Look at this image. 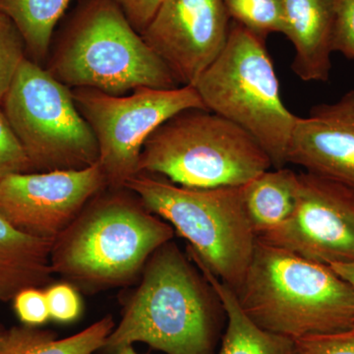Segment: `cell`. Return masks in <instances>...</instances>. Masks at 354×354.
I'll return each mask as SVG.
<instances>
[{
	"instance_id": "obj_1",
	"label": "cell",
	"mask_w": 354,
	"mask_h": 354,
	"mask_svg": "<svg viewBox=\"0 0 354 354\" xmlns=\"http://www.w3.org/2000/svg\"><path fill=\"white\" fill-rule=\"evenodd\" d=\"M104 349L143 342L167 354H214L223 305L190 257L169 241L157 249L141 274Z\"/></svg>"
},
{
	"instance_id": "obj_2",
	"label": "cell",
	"mask_w": 354,
	"mask_h": 354,
	"mask_svg": "<svg viewBox=\"0 0 354 354\" xmlns=\"http://www.w3.org/2000/svg\"><path fill=\"white\" fill-rule=\"evenodd\" d=\"M102 190L53 241V274L87 292L120 288L141 276L174 227L127 188Z\"/></svg>"
},
{
	"instance_id": "obj_3",
	"label": "cell",
	"mask_w": 354,
	"mask_h": 354,
	"mask_svg": "<svg viewBox=\"0 0 354 354\" xmlns=\"http://www.w3.org/2000/svg\"><path fill=\"white\" fill-rule=\"evenodd\" d=\"M234 292L254 323L290 339L354 327V290L330 266L260 239Z\"/></svg>"
},
{
	"instance_id": "obj_4",
	"label": "cell",
	"mask_w": 354,
	"mask_h": 354,
	"mask_svg": "<svg viewBox=\"0 0 354 354\" xmlns=\"http://www.w3.org/2000/svg\"><path fill=\"white\" fill-rule=\"evenodd\" d=\"M48 70L68 88L113 95L140 87L179 86L113 0H88L65 32Z\"/></svg>"
},
{
	"instance_id": "obj_5",
	"label": "cell",
	"mask_w": 354,
	"mask_h": 354,
	"mask_svg": "<svg viewBox=\"0 0 354 354\" xmlns=\"http://www.w3.org/2000/svg\"><path fill=\"white\" fill-rule=\"evenodd\" d=\"M124 188L189 242L188 250L216 278L237 290L258 239L247 216L242 186L184 187L141 172Z\"/></svg>"
},
{
	"instance_id": "obj_6",
	"label": "cell",
	"mask_w": 354,
	"mask_h": 354,
	"mask_svg": "<svg viewBox=\"0 0 354 354\" xmlns=\"http://www.w3.org/2000/svg\"><path fill=\"white\" fill-rule=\"evenodd\" d=\"M271 158L245 130L206 109H188L150 135L139 174L190 188L243 186L271 169Z\"/></svg>"
},
{
	"instance_id": "obj_7",
	"label": "cell",
	"mask_w": 354,
	"mask_h": 354,
	"mask_svg": "<svg viewBox=\"0 0 354 354\" xmlns=\"http://www.w3.org/2000/svg\"><path fill=\"white\" fill-rule=\"evenodd\" d=\"M193 87L207 111L245 130L276 169L288 164L297 116L281 100L278 76L264 39L232 23L225 48Z\"/></svg>"
},
{
	"instance_id": "obj_8",
	"label": "cell",
	"mask_w": 354,
	"mask_h": 354,
	"mask_svg": "<svg viewBox=\"0 0 354 354\" xmlns=\"http://www.w3.org/2000/svg\"><path fill=\"white\" fill-rule=\"evenodd\" d=\"M32 171L81 169L99 162L92 128L70 88L26 58L1 104Z\"/></svg>"
},
{
	"instance_id": "obj_9",
	"label": "cell",
	"mask_w": 354,
	"mask_h": 354,
	"mask_svg": "<svg viewBox=\"0 0 354 354\" xmlns=\"http://www.w3.org/2000/svg\"><path fill=\"white\" fill-rule=\"evenodd\" d=\"M72 94L94 132L99 146L97 162L111 188L124 187L139 174L144 144L162 123L188 109H206L193 86L140 87L123 95L76 88Z\"/></svg>"
},
{
	"instance_id": "obj_10",
	"label": "cell",
	"mask_w": 354,
	"mask_h": 354,
	"mask_svg": "<svg viewBox=\"0 0 354 354\" xmlns=\"http://www.w3.org/2000/svg\"><path fill=\"white\" fill-rule=\"evenodd\" d=\"M299 176L297 208L286 223L258 237L328 266L354 261V189L311 172Z\"/></svg>"
},
{
	"instance_id": "obj_11",
	"label": "cell",
	"mask_w": 354,
	"mask_h": 354,
	"mask_svg": "<svg viewBox=\"0 0 354 354\" xmlns=\"http://www.w3.org/2000/svg\"><path fill=\"white\" fill-rule=\"evenodd\" d=\"M108 187L99 162L81 169L11 174L0 183V216L25 234L53 241Z\"/></svg>"
},
{
	"instance_id": "obj_12",
	"label": "cell",
	"mask_w": 354,
	"mask_h": 354,
	"mask_svg": "<svg viewBox=\"0 0 354 354\" xmlns=\"http://www.w3.org/2000/svg\"><path fill=\"white\" fill-rule=\"evenodd\" d=\"M223 0H164L142 34L178 85L194 86L227 44Z\"/></svg>"
},
{
	"instance_id": "obj_13",
	"label": "cell",
	"mask_w": 354,
	"mask_h": 354,
	"mask_svg": "<svg viewBox=\"0 0 354 354\" xmlns=\"http://www.w3.org/2000/svg\"><path fill=\"white\" fill-rule=\"evenodd\" d=\"M354 189V111L342 100L298 118L291 133L288 164Z\"/></svg>"
},
{
	"instance_id": "obj_14",
	"label": "cell",
	"mask_w": 354,
	"mask_h": 354,
	"mask_svg": "<svg viewBox=\"0 0 354 354\" xmlns=\"http://www.w3.org/2000/svg\"><path fill=\"white\" fill-rule=\"evenodd\" d=\"M283 35L295 46L291 69L304 82H326L332 69L333 0H281Z\"/></svg>"
},
{
	"instance_id": "obj_15",
	"label": "cell",
	"mask_w": 354,
	"mask_h": 354,
	"mask_svg": "<svg viewBox=\"0 0 354 354\" xmlns=\"http://www.w3.org/2000/svg\"><path fill=\"white\" fill-rule=\"evenodd\" d=\"M53 243L21 232L0 216V305L25 288H43L53 281Z\"/></svg>"
},
{
	"instance_id": "obj_16",
	"label": "cell",
	"mask_w": 354,
	"mask_h": 354,
	"mask_svg": "<svg viewBox=\"0 0 354 354\" xmlns=\"http://www.w3.org/2000/svg\"><path fill=\"white\" fill-rule=\"evenodd\" d=\"M188 254L215 291L227 317V329L218 354H300L295 339L254 323L242 310L234 290L216 278L194 254Z\"/></svg>"
},
{
	"instance_id": "obj_17",
	"label": "cell",
	"mask_w": 354,
	"mask_h": 354,
	"mask_svg": "<svg viewBox=\"0 0 354 354\" xmlns=\"http://www.w3.org/2000/svg\"><path fill=\"white\" fill-rule=\"evenodd\" d=\"M244 206L258 237L286 223L297 208L299 176L286 169L266 171L242 186Z\"/></svg>"
},
{
	"instance_id": "obj_18",
	"label": "cell",
	"mask_w": 354,
	"mask_h": 354,
	"mask_svg": "<svg viewBox=\"0 0 354 354\" xmlns=\"http://www.w3.org/2000/svg\"><path fill=\"white\" fill-rule=\"evenodd\" d=\"M114 327L113 317L106 316L64 339L30 326L3 329L0 330V354H93L104 348Z\"/></svg>"
},
{
	"instance_id": "obj_19",
	"label": "cell",
	"mask_w": 354,
	"mask_h": 354,
	"mask_svg": "<svg viewBox=\"0 0 354 354\" xmlns=\"http://www.w3.org/2000/svg\"><path fill=\"white\" fill-rule=\"evenodd\" d=\"M71 0H0V13L16 26L26 50L39 64L48 55L53 31Z\"/></svg>"
},
{
	"instance_id": "obj_20",
	"label": "cell",
	"mask_w": 354,
	"mask_h": 354,
	"mask_svg": "<svg viewBox=\"0 0 354 354\" xmlns=\"http://www.w3.org/2000/svg\"><path fill=\"white\" fill-rule=\"evenodd\" d=\"M228 17L264 39L274 32L283 34L281 0H223Z\"/></svg>"
},
{
	"instance_id": "obj_21",
	"label": "cell",
	"mask_w": 354,
	"mask_h": 354,
	"mask_svg": "<svg viewBox=\"0 0 354 354\" xmlns=\"http://www.w3.org/2000/svg\"><path fill=\"white\" fill-rule=\"evenodd\" d=\"M26 44L16 26L0 13V106L26 58Z\"/></svg>"
},
{
	"instance_id": "obj_22",
	"label": "cell",
	"mask_w": 354,
	"mask_h": 354,
	"mask_svg": "<svg viewBox=\"0 0 354 354\" xmlns=\"http://www.w3.org/2000/svg\"><path fill=\"white\" fill-rule=\"evenodd\" d=\"M23 172H32L31 164L0 108V183L11 174Z\"/></svg>"
},
{
	"instance_id": "obj_23",
	"label": "cell",
	"mask_w": 354,
	"mask_h": 354,
	"mask_svg": "<svg viewBox=\"0 0 354 354\" xmlns=\"http://www.w3.org/2000/svg\"><path fill=\"white\" fill-rule=\"evenodd\" d=\"M300 354H354V327L295 339Z\"/></svg>"
},
{
	"instance_id": "obj_24",
	"label": "cell",
	"mask_w": 354,
	"mask_h": 354,
	"mask_svg": "<svg viewBox=\"0 0 354 354\" xmlns=\"http://www.w3.org/2000/svg\"><path fill=\"white\" fill-rule=\"evenodd\" d=\"M333 50L354 60V0H333Z\"/></svg>"
},
{
	"instance_id": "obj_25",
	"label": "cell",
	"mask_w": 354,
	"mask_h": 354,
	"mask_svg": "<svg viewBox=\"0 0 354 354\" xmlns=\"http://www.w3.org/2000/svg\"><path fill=\"white\" fill-rule=\"evenodd\" d=\"M44 291L50 319L60 323H69L80 316L82 304L75 286L60 283L48 286Z\"/></svg>"
},
{
	"instance_id": "obj_26",
	"label": "cell",
	"mask_w": 354,
	"mask_h": 354,
	"mask_svg": "<svg viewBox=\"0 0 354 354\" xmlns=\"http://www.w3.org/2000/svg\"><path fill=\"white\" fill-rule=\"evenodd\" d=\"M14 310L21 322L38 327L50 319L46 291L39 288H28L13 298Z\"/></svg>"
},
{
	"instance_id": "obj_27",
	"label": "cell",
	"mask_w": 354,
	"mask_h": 354,
	"mask_svg": "<svg viewBox=\"0 0 354 354\" xmlns=\"http://www.w3.org/2000/svg\"><path fill=\"white\" fill-rule=\"evenodd\" d=\"M132 27L143 34L164 0H113Z\"/></svg>"
},
{
	"instance_id": "obj_28",
	"label": "cell",
	"mask_w": 354,
	"mask_h": 354,
	"mask_svg": "<svg viewBox=\"0 0 354 354\" xmlns=\"http://www.w3.org/2000/svg\"><path fill=\"white\" fill-rule=\"evenodd\" d=\"M330 267L342 279H344L354 290V261L353 262L344 263V264L330 265Z\"/></svg>"
},
{
	"instance_id": "obj_29",
	"label": "cell",
	"mask_w": 354,
	"mask_h": 354,
	"mask_svg": "<svg viewBox=\"0 0 354 354\" xmlns=\"http://www.w3.org/2000/svg\"><path fill=\"white\" fill-rule=\"evenodd\" d=\"M341 100L349 109H353L354 111V91H351V92L344 95Z\"/></svg>"
},
{
	"instance_id": "obj_30",
	"label": "cell",
	"mask_w": 354,
	"mask_h": 354,
	"mask_svg": "<svg viewBox=\"0 0 354 354\" xmlns=\"http://www.w3.org/2000/svg\"><path fill=\"white\" fill-rule=\"evenodd\" d=\"M113 354H140L135 351L133 348V344H128V346H121Z\"/></svg>"
},
{
	"instance_id": "obj_31",
	"label": "cell",
	"mask_w": 354,
	"mask_h": 354,
	"mask_svg": "<svg viewBox=\"0 0 354 354\" xmlns=\"http://www.w3.org/2000/svg\"><path fill=\"white\" fill-rule=\"evenodd\" d=\"M3 330V328L1 327V326H0V330Z\"/></svg>"
}]
</instances>
